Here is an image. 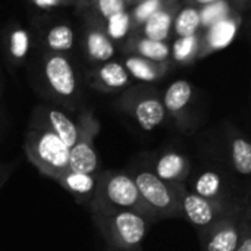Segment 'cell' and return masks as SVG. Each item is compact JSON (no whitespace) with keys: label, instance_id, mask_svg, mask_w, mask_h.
Segmentation results:
<instances>
[{"label":"cell","instance_id":"6da1fadb","mask_svg":"<svg viewBox=\"0 0 251 251\" xmlns=\"http://www.w3.org/2000/svg\"><path fill=\"white\" fill-rule=\"evenodd\" d=\"M88 210L106 246L115 249L141 250V243L147 237L151 225L157 222L153 216L110 207L94 200L88 203Z\"/></svg>","mask_w":251,"mask_h":251},{"label":"cell","instance_id":"7a4b0ae2","mask_svg":"<svg viewBox=\"0 0 251 251\" xmlns=\"http://www.w3.org/2000/svg\"><path fill=\"white\" fill-rule=\"evenodd\" d=\"M38 78L44 94L54 103L75 110L82 100L81 78L72 60L62 53H41Z\"/></svg>","mask_w":251,"mask_h":251},{"label":"cell","instance_id":"3957f363","mask_svg":"<svg viewBox=\"0 0 251 251\" xmlns=\"http://www.w3.org/2000/svg\"><path fill=\"white\" fill-rule=\"evenodd\" d=\"M24 151L37 171L53 181L69 171V147L47 129L28 126L24 138Z\"/></svg>","mask_w":251,"mask_h":251},{"label":"cell","instance_id":"277c9868","mask_svg":"<svg viewBox=\"0 0 251 251\" xmlns=\"http://www.w3.org/2000/svg\"><path fill=\"white\" fill-rule=\"evenodd\" d=\"M115 107L129 116L143 131H153L168 122L162 93L151 84L129 85L115 100Z\"/></svg>","mask_w":251,"mask_h":251},{"label":"cell","instance_id":"5b68a950","mask_svg":"<svg viewBox=\"0 0 251 251\" xmlns=\"http://www.w3.org/2000/svg\"><path fill=\"white\" fill-rule=\"evenodd\" d=\"M128 172L135 181L141 200L156 221L181 218L179 200L174 185L162 181L153 172L149 162L135 165L134 168L128 169Z\"/></svg>","mask_w":251,"mask_h":251},{"label":"cell","instance_id":"8992f818","mask_svg":"<svg viewBox=\"0 0 251 251\" xmlns=\"http://www.w3.org/2000/svg\"><path fill=\"white\" fill-rule=\"evenodd\" d=\"M91 200L103 203L110 207L134 210L153 216L144 204V201L141 200L135 181L132 179L128 171L100 169L97 174L96 191Z\"/></svg>","mask_w":251,"mask_h":251},{"label":"cell","instance_id":"52a82bcc","mask_svg":"<svg viewBox=\"0 0 251 251\" xmlns=\"http://www.w3.org/2000/svg\"><path fill=\"white\" fill-rule=\"evenodd\" d=\"M75 121L78 134L75 144L69 149V171L97 174L100 171V165L94 141L100 134L101 124L93 109L81 110Z\"/></svg>","mask_w":251,"mask_h":251},{"label":"cell","instance_id":"ba28073f","mask_svg":"<svg viewBox=\"0 0 251 251\" xmlns=\"http://www.w3.org/2000/svg\"><path fill=\"white\" fill-rule=\"evenodd\" d=\"M179 200L181 218L188 221L193 226L197 228L199 232L204 231L216 221L228 215L234 207H237L241 201H213L203 199L187 190L185 184H172Z\"/></svg>","mask_w":251,"mask_h":251},{"label":"cell","instance_id":"9c48e42d","mask_svg":"<svg viewBox=\"0 0 251 251\" xmlns=\"http://www.w3.org/2000/svg\"><path fill=\"white\" fill-rule=\"evenodd\" d=\"M194 87L187 79L174 81L162 94V101L168 115L175 126L184 132H193L197 126L194 116Z\"/></svg>","mask_w":251,"mask_h":251},{"label":"cell","instance_id":"30bf717a","mask_svg":"<svg viewBox=\"0 0 251 251\" xmlns=\"http://www.w3.org/2000/svg\"><path fill=\"white\" fill-rule=\"evenodd\" d=\"M246 203L244 206L240 203L228 215L199 232L203 251H234L237 249L243 231Z\"/></svg>","mask_w":251,"mask_h":251},{"label":"cell","instance_id":"8fae6325","mask_svg":"<svg viewBox=\"0 0 251 251\" xmlns=\"http://www.w3.org/2000/svg\"><path fill=\"white\" fill-rule=\"evenodd\" d=\"M81 44L85 57L90 62L103 63L115 56V43L104 31V22L88 15H82Z\"/></svg>","mask_w":251,"mask_h":251},{"label":"cell","instance_id":"7c38bea8","mask_svg":"<svg viewBox=\"0 0 251 251\" xmlns=\"http://www.w3.org/2000/svg\"><path fill=\"white\" fill-rule=\"evenodd\" d=\"M188 191L213 201H234L232 184L218 168H204L188 178L185 182Z\"/></svg>","mask_w":251,"mask_h":251},{"label":"cell","instance_id":"4fadbf2b","mask_svg":"<svg viewBox=\"0 0 251 251\" xmlns=\"http://www.w3.org/2000/svg\"><path fill=\"white\" fill-rule=\"evenodd\" d=\"M243 24V18L240 12L231 13L228 18L210 25L200 31V50L199 60L206 59L210 54L226 49L237 37L238 29Z\"/></svg>","mask_w":251,"mask_h":251},{"label":"cell","instance_id":"5bb4252c","mask_svg":"<svg viewBox=\"0 0 251 251\" xmlns=\"http://www.w3.org/2000/svg\"><path fill=\"white\" fill-rule=\"evenodd\" d=\"M85 82L94 91L112 94L126 90L131 85V76L124 63L107 60L93 66L85 75Z\"/></svg>","mask_w":251,"mask_h":251},{"label":"cell","instance_id":"9a60e30c","mask_svg":"<svg viewBox=\"0 0 251 251\" xmlns=\"http://www.w3.org/2000/svg\"><path fill=\"white\" fill-rule=\"evenodd\" d=\"M28 126H38L50 131L56 137H59L69 149L75 144L78 126L76 121L71 119L63 110L50 107V106H38L34 109Z\"/></svg>","mask_w":251,"mask_h":251},{"label":"cell","instance_id":"2e32d148","mask_svg":"<svg viewBox=\"0 0 251 251\" xmlns=\"http://www.w3.org/2000/svg\"><path fill=\"white\" fill-rule=\"evenodd\" d=\"M153 172L168 184H185L191 175V160L187 154L166 149L160 153L146 154Z\"/></svg>","mask_w":251,"mask_h":251},{"label":"cell","instance_id":"e0dca14e","mask_svg":"<svg viewBox=\"0 0 251 251\" xmlns=\"http://www.w3.org/2000/svg\"><path fill=\"white\" fill-rule=\"evenodd\" d=\"M225 137L229 150V160L235 174L247 179L251 174V144L249 138L231 124L225 126Z\"/></svg>","mask_w":251,"mask_h":251},{"label":"cell","instance_id":"ac0fdd59","mask_svg":"<svg viewBox=\"0 0 251 251\" xmlns=\"http://www.w3.org/2000/svg\"><path fill=\"white\" fill-rule=\"evenodd\" d=\"M124 53L140 56L154 62L171 60V46L168 41H157L147 38L138 32H131L124 41Z\"/></svg>","mask_w":251,"mask_h":251},{"label":"cell","instance_id":"d6986e66","mask_svg":"<svg viewBox=\"0 0 251 251\" xmlns=\"http://www.w3.org/2000/svg\"><path fill=\"white\" fill-rule=\"evenodd\" d=\"M179 7H181V1L166 4L165 7H162L160 10L153 13L137 31H132V32H138L151 40L168 41V38L172 34L174 18Z\"/></svg>","mask_w":251,"mask_h":251},{"label":"cell","instance_id":"ffe728a7","mask_svg":"<svg viewBox=\"0 0 251 251\" xmlns=\"http://www.w3.org/2000/svg\"><path fill=\"white\" fill-rule=\"evenodd\" d=\"M124 66L131 78L144 84H153L156 81H160L168 75L172 68L171 62H154L134 54L125 56Z\"/></svg>","mask_w":251,"mask_h":251},{"label":"cell","instance_id":"44dd1931","mask_svg":"<svg viewBox=\"0 0 251 251\" xmlns=\"http://www.w3.org/2000/svg\"><path fill=\"white\" fill-rule=\"evenodd\" d=\"M99 174V172H97ZM97 174H85V172H75V171H66L62 174L56 182L68 191L78 203L87 204L91 201L96 185H97Z\"/></svg>","mask_w":251,"mask_h":251},{"label":"cell","instance_id":"7402d4cb","mask_svg":"<svg viewBox=\"0 0 251 251\" xmlns=\"http://www.w3.org/2000/svg\"><path fill=\"white\" fill-rule=\"evenodd\" d=\"M32 47V37L31 32L21 26V25H12L6 34H4V50L6 56L13 65L22 63L29 50Z\"/></svg>","mask_w":251,"mask_h":251},{"label":"cell","instance_id":"603a6c76","mask_svg":"<svg viewBox=\"0 0 251 251\" xmlns=\"http://www.w3.org/2000/svg\"><path fill=\"white\" fill-rule=\"evenodd\" d=\"M75 43V31L66 22H57L50 25L43 34L44 51L66 54Z\"/></svg>","mask_w":251,"mask_h":251},{"label":"cell","instance_id":"cb8c5ba5","mask_svg":"<svg viewBox=\"0 0 251 251\" xmlns=\"http://www.w3.org/2000/svg\"><path fill=\"white\" fill-rule=\"evenodd\" d=\"M74 7L79 16L88 15L103 22L118 12L128 10V6L124 0H75Z\"/></svg>","mask_w":251,"mask_h":251},{"label":"cell","instance_id":"d4e9b609","mask_svg":"<svg viewBox=\"0 0 251 251\" xmlns=\"http://www.w3.org/2000/svg\"><path fill=\"white\" fill-rule=\"evenodd\" d=\"M200 32L185 37H176L171 46V59L179 65H193L199 60Z\"/></svg>","mask_w":251,"mask_h":251},{"label":"cell","instance_id":"484cf974","mask_svg":"<svg viewBox=\"0 0 251 251\" xmlns=\"http://www.w3.org/2000/svg\"><path fill=\"white\" fill-rule=\"evenodd\" d=\"M200 31H201V24H200L199 7L191 4L181 6L174 18L172 32L176 37H185V35L197 34Z\"/></svg>","mask_w":251,"mask_h":251},{"label":"cell","instance_id":"4316f807","mask_svg":"<svg viewBox=\"0 0 251 251\" xmlns=\"http://www.w3.org/2000/svg\"><path fill=\"white\" fill-rule=\"evenodd\" d=\"M235 10L237 9H234V4H232L231 0H216L213 3L200 6L199 7V13H200L201 29L209 28L210 25H213V24H216V22L228 18Z\"/></svg>","mask_w":251,"mask_h":251},{"label":"cell","instance_id":"83f0119b","mask_svg":"<svg viewBox=\"0 0 251 251\" xmlns=\"http://www.w3.org/2000/svg\"><path fill=\"white\" fill-rule=\"evenodd\" d=\"M175 1H181V0H138L137 3H134L131 7H128L132 21V31H137L153 13H156L166 4Z\"/></svg>","mask_w":251,"mask_h":251},{"label":"cell","instance_id":"f1b7e54d","mask_svg":"<svg viewBox=\"0 0 251 251\" xmlns=\"http://www.w3.org/2000/svg\"><path fill=\"white\" fill-rule=\"evenodd\" d=\"M104 31L109 38L115 41H125L132 32V21L128 10L118 12L104 21Z\"/></svg>","mask_w":251,"mask_h":251},{"label":"cell","instance_id":"f546056e","mask_svg":"<svg viewBox=\"0 0 251 251\" xmlns=\"http://www.w3.org/2000/svg\"><path fill=\"white\" fill-rule=\"evenodd\" d=\"M250 204L249 201L246 203L244 207V219H243V231H241V238L234 251H251V224H250Z\"/></svg>","mask_w":251,"mask_h":251},{"label":"cell","instance_id":"4dcf8cb0","mask_svg":"<svg viewBox=\"0 0 251 251\" xmlns=\"http://www.w3.org/2000/svg\"><path fill=\"white\" fill-rule=\"evenodd\" d=\"M28 1L41 10H50V9H56V7H65V6L75 4V0H28Z\"/></svg>","mask_w":251,"mask_h":251},{"label":"cell","instance_id":"1f68e13d","mask_svg":"<svg viewBox=\"0 0 251 251\" xmlns=\"http://www.w3.org/2000/svg\"><path fill=\"white\" fill-rule=\"evenodd\" d=\"M216 0H184L185 4H191V6H196V7H200V6H204V4H209V3H213Z\"/></svg>","mask_w":251,"mask_h":251},{"label":"cell","instance_id":"d6a6232c","mask_svg":"<svg viewBox=\"0 0 251 251\" xmlns=\"http://www.w3.org/2000/svg\"><path fill=\"white\" fill-rule=\"evenodd\" d=\"M249 1L250 0H232V4L237 7V10L240 12V10H244V9H247V6H249Z\"/></svg>","mask_w":251,"mask_h":251},{"label":"cell","instance_id":"836d02e7","mask_svg":"<svg viewBox=\"0 0 251 251\" xmlns=\"http://www.w3.org/2000/svg\"><path fill=\"white\" fill-rule=\"evenodd\" d=\"M106 251H141V250H131V249H115V247H107Z\"/></svg>","mask_w":251,"mask_h":251},{"label":"cell","instance_id":"e575fe53","mask_svg":"<svg viewBox=\"0 0 251 251\" xmlns=\"http://www.w3.org/2000/svg\"><path fill=\"white\" fill-rule=\"evenodd\" d=\"M124 1L126 3V6H128V7H131V6H132L134 3H137L138 0H124Z\"/></svg>","mask_w":251,"mask_h":251},{"label":"cell","instance_id":"d590c367","mask_svg":"<svg viewBox=\"0 0 251 251\" xmlns=\"http://www.w3.org/2000/svg\"><path fill=\"white\" fill-rule=\"evenodd\" d=\"M0 97H1V82H0ZM0 125H1V109H0Z\"/></svg>","mask_w":251,"mask_h":251}]
</instances>
